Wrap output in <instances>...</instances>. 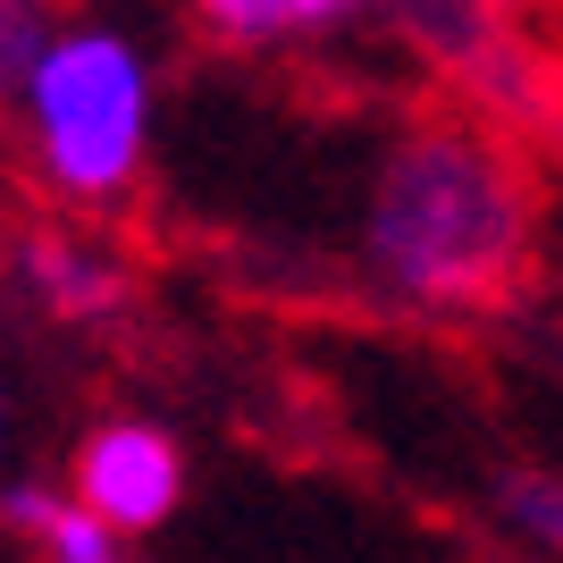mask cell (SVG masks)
<instances>
[{
    "instance_id": "cell-1",
    "label": "cell",
    "mask_w": 563,
    "mask_h": 563,
    "mask_svg": "<svg viewBox=\"0 0 563 563\" xmlns=\"http://www.w3.org/2000/svg\"><path fill=\"white\" fill-rule=\"evenodd\" d=\"M378 278L429 311H488L530 261V186L479 126H421L378 168L371 194Z\"/></svg>"
},
{
    "instance_id": "cell-2",
    "label": "cell",
    "mask_w": 563,
    "mask_h": 563,
    "mask_svg": "<svg viewBox=\"0 0 563 563\" xmlns=\"http://www.w3.org/2000/svg\"><path fill=\"white\" fill-rule=\"evenodd\" d=\"M34 118V152H43L51 186L68 194H118L143 161L152 135V68L126 34H51L34 76L18 85Z\"/></svg>"
},
{
    "instance_id": "cell-3",
    "label": "cell",
    "mask_w": 563,
    "mask_h": 563,
    "mask_svg": "<svg viewBox=\"0 0 563 563\" xmlns=\"http://www.w3.org/2000/svg\"><path fill=\"white\" fill-rule=\"evenodd\" d=\"M177 488H186V463L152 421H110L85 438L76 454V505L101 521V530H161L177 514Z\"/></svg>"
},
{
    "instance_id": "cell-4",
    "label": "cell",
    "mask_w": 563,
    "mask_h": 563,
    "mask_svg": "<svg viewBox=\"0 0 563 563\" xmlns=\"http://www.w3.org/2000/svg\"><path fill=\"white\" fill-rule=\"evenodd\" d=\"M25 278H34V295H43L59 320H101V311L126 303V278H118V261H93L85 244H68V235H25Z\"/></svg>"
},
{
    "instance_id": "cell-5",
    "label": "cell",
    "mask_w": 563,
    "mask_h": 563,
    "mask_svg": "<svg viewBox=\"0 0 563 563\" xmlns=\"http://www.w3.org/2000/svg\"><path fill=\"white\" fill-rule=\"evenodd\" d=\"M0 514L18 521V530L43 547L51 563H118V539H110V530H101L85 505L51 496V488H9V496H0Z\"/></svg>"
},
{
    "instance_id": "cell-6",
    "label": "cell",
    "mask_w": 563,
    "mask_h": 563,
    "mask_svg": "<svg viewBox=\"0 0 563 563\" xmlns=\"http://www.w3.org/2000/svg\"><path fill=\"white\" fill-rule=\"evenodd\" d=\"M371 0H202V18L235 43H278V34H329V25L362 18Z\"/></svg>"
},
{
    "instance_id": "cell-7",
    "label": "cell",
    "mask_w": 563,
    "mask_h": 563,
    "mask_svg": "<svg viewBox=\"0 0 563 563\" xmlns=\"http://www.w3.org/2000/svg\"><path fill=\"white\" fill-rule=\"evenodd\" d=\"M51 25H43V0H0V93H18L34 59H43Z\"/></svg>"
},
{
    "instance_id": "cell-8",
    "label": "cell",
    "mask_w": 563,
    "mask_h": 563,
    "mask_svg": "<svg viewBox=\"0 0 563 563\" xmlns=\"http://www.w3.org/2000/svg\"><path fill=\"white\" fill-rule=\"evenodd\" d=\"M505 514H514V521H530V539H539V547H555V539H563L555 479H547V471H530V479H514V488H505Z\"/></svg>"
},
{
    "instance_id": "cell-9",
    "label": "cell",
    "mask_w": 563,
    "mask_h": 563,
    "mask_svg": "<svg viewBox=\"0 0 563 563\" xmlns=\"http://www.w3.org/2000/svg\"><path fill=\"white\" fill-rule=\"evenodd\" d=\"M0 429H9V404H0Z\"/></svg>"
}]
</instances>
